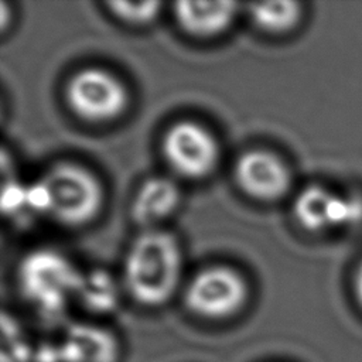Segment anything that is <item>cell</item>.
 Returning a JSON list of instances; mask_svg holds the SVG:
<instances>
[{
    "label": "cell",
    "mask_w": 362,
    "mask_h": 362,
    "mask_svg": "<svg viewBox=\"0 0 362 362\" xmlns=\"http://www.w3.org/2000/svg\"><path fill=\"white\" fill-rule=\"evenodd\" d=\"M82 274L59 252L41 249L28 253L18 267L24 297L44 314H58L78 297Z\"/></svg>",
    "instance_id": "3957f363"
},
{
    "label": "cell",
    "mask_w": 362,
    "mask_h": 362,
    "mask_svg": "<svg viewBox=\"0 0 362 362\" xmlns=\"http://www.w3.org/2000/svg\"><path fill=\"white\" fill-rule=\"evenodd\" d=\"M247 288L239 273L226 266H212L197 273L185 288V304L194 314L222 320L245 304Z\"/></svg>",
    "instance_id": "277c9868"
},
{
    "label": "cell",
    "mask_w": 362,
    "mask_h": 362,
    "mask_svg": "<svg viewBox=\"0 0 362 362\" xmlns=\"http://www.w3.org/2000/svg\"><path fill=\"white\" fill-rule=\"evenodd\" d=\"M102 198L98 178L74 163L54 165L25 191V199L34 209L47 212L66 225L90 221L100 209Z\"/></svg>",
    "instance_id": "7a4b0ae2"
},
{
    "label": "cell",
    "mask_w": 362,
    "mask_h": 362,
    "mask_svg": "<svg viewBox=\"0 0 362 362\" xmlns=\"http://www.w3.org/2000/svg\"><path fill=\"white\" fill-rule=\"evenodd\" d=\"M78 297L82 300L85 307L99 313L112 310L117 298L113 281L102 272L82 274Z\"/></svg>",
    "instance_id": "4fadbf2b"
},
{
    "label": "cell",
    "mask_w": 362,
    "mask_h": 362,
    "mask_svg": "<svg viewBox=\"0 0 362 362\" xmlns=\"http://www.w3.org/2000/svg\"><path fill=\"white\" fill-rule=\"evenodd\" d=\"M174 13L180 25L189 34L212 37L230 25L236 13V3L181 0L174 4Z\"/></svg>",
    "instance_id": "30bf717a"
},
{
    "label": "cell",
    "mask_w": 362,
    "mask_h": 362,
    "mask_svg": "<svg viewBox=\"0 0 362 362\" xmlns=\"http://www.w3.org/2000/svg\"><path fill=\"white\" fill-rule=\"evenodd\" d=\"M180 201L177 184L163 175H154L143 181L133 204V219L144 226H153L167 218Z\"/></svg>",
    "instance_id": "8fae6325"
},
{
    "label": "cell",
    "mask_w": 362,
    "mask_h": 362,
    "mask_svg": "<svg viewBox=\"0 0 362 362\" xmlns=\"http://www.w3.org/2000/svg\"><path fill=\"white\" fill-rule=\"evenodd\" d=\"M110 10L123 21L143 24L151 21L160 10V1H107Z\"/></svg>",
    "instance_id": "5bb4252c"
},
{
    "label": "cell",
    "mask_w": 362,
    "mask_h": 362,
    "mask_svg": "<svg viewBox=\"0 0 362 362\" xmlns=\"http://www.w3.org/2000/svg\"><path fill=\"white\" fill-rule=\"evenodd\" d=\"M235 178L250 197L270 201L284 195L291 177L284 161L267 150H247L235 164Z\"/></svg>",
    "instance_id": "ba28073f"
},
{
    "label": "cell",
    "mask_w": 362,
    "mask_h": 362,
    "mask_svg": "<svg viewBox=\"0 0 362 362\" xmlns=\"http://www.w3.org/2000/svg\"><path fill=\"white\" fill-rule=\"evenodd\" d=\"M181 247L174 235L147 229L132 243L124 260V286L140 304L157 307L167 303L180 281Z\"/></svg>",
    "instance_id": "6da1fadb"
},
{
    "label": "cell",
    "mask_w": 362,
    "mask_h": 362,
    "mask_svg": "<svg viewBox=\"0 0 362 362\" xmlns=\"http://www.w3.org/2000/svg\"><path fill=\"white\" fill-rule=\"evenodd\" d=\"M250 16L260 28L270 33H284L297 24L301 8L297 1L288 0L252 3Z\"/></svg>",
    "instance_id": "7c38bea8"
},
{
    "label": "cell",
    "mask_w": 362,
    "mask_h": 362,
    "mask_svg": "<svg viewBox=\"0 0 362 362\" xmlns=\"http://www.w3.org/2000/svg\"><path fill=\"white\" fill-rule=\"evenodd\" d=\"M58 349L62 362H116L119 356L115 337L89 324L69 327Z\"/></svg>",
    "instance_id": "9c48e42d"
},
{
    "label": "cell",
    "mask_w": 362,
    "mask_h": 362,
    "mask_svg": "<svg viewBox=\"0 0 362 362\" xmlns=\"http://www.w3.org/2000/svg\"><path fill=\"white\" fill-rule=\"evenodd\" d=\"M293 211L296 219L308 230L349 228L362 222V197L310 185L297 195Z\"/></svg>",
    "instance_id": "52a82bcc"
},
{
    "label": "cell",
    "mask_w": 362,
    "mask_h": 362,
    "mask_svg": "<svg viewBox=\"0 0 362 362\" xmlns=\"http://www.w3.org/2000/svg\"><path fill=\"white\" fill-rule=\"evenodd\" d=\"M66 102L82 119L112 120L127 105V90L109 71L89 66L75 72L66 85Z\"/></svg>",
    "instance_id": "5b68a950"
},
{
    "label": "cell",
    "mask_w": 362,
    "mask_h": 362,
    "mask_svg": "<svg viewBox=\"0 0 362 362\" xmlns=\"http://www.w3.org/2000/svg\"><path fill=\"white\" fill-rule=\"evenodd\" d=\"M355 290H356V296L358 300L362 304V262L356 270V276H355Z\"/></svg>",
    "instance_id": "9a60e30c"
},
{
    "label": "cell",
    "mask_w": 362,
    "mask_h": 362,
    "mask_svg": "<svg viewBox=\"0 0 362 362\" xmlns=\"http://www.w3.org/2000/svg\"><path fill=\"white\" fill-rule=\"evenodd\" d=\"M163 153L174 171L189 178H199L216 165L219 146L208 129L197 122L181 120L164 134Z\"/></svg>",
    "instance_id": "8992f818"
}]
</instances>
